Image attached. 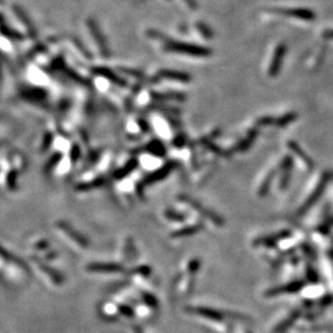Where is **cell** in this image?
I'll use <instances>...</instances> for the list:
<instances>
[{
  "label": "cell",
  "mask_w": 333,
  "mask_h": 333,
  "mask_svg": "<svg viewBox=\"0 0 333 333\" xmlns=\"http://www.w3.org/2000/svg\"><path fill=\"white\" fill-rule=\"evenodd\" d=\"M159 76L161 78H165V79L169 80H173V81H179V82H189L191 81V76L186 73H183V71H175V70H160L159 71Z\"/></svg>",
  "instance_id": "52a82bcc"
},
{
  "label": "cell",
  "mask_w": 333,
  "mask_h": 333,
  "mask_svg": "<svg viewBox=\"0 0 333 333\" xmlns=\"http://www.w3.org/2000/svg\"><path fill=\"white\" fill-rule=\"evenodd\" d=\"M282 11L286 15L299 17L301 19H304V21H313L314 17L316 16L314 12H312L311 10H306V9H288V10H282Z\"/></svg>",
  "instance_id": "9c48e42d"
},
{
  "label": "cell",
  "mask_w": 333,
  "mask_h": 333,
  "mask_svg": "<svg viewBox=\"0 0 333 333\" xmlns=\"http://www.w3.org/2000/svg\"><path fill=\"white\" fill-rule=\"evenodd\" d=\"M174 162H168L164 167L156 170L153 173L148 174L146 178L143 181V185H148V184H153V183H156L158 181L164 180L165 178L169 175V173L172 171L174 168Z\"/></svg>",
  "instance_id": "277c9868"
},
{
  "label": "cell",
  "mask_w": 333,
  "mask_h": 333,
  "mask_svg": "<svg viewBox=\"0 0 333 333\" xmlns=\"http://www.w3.org/2000/svg\"><path fill=\"white\" fill-rule=\"evenodd\" d=\"M257 134H258V130H250V132H249V134H248L247 139L241 141L235 149H236L237 152H245V151H247V149L251 146L253 141L256 140Z\"/></svg>",
  "instance_id": "4fadbf2b"
},
{
  "label": "cell",
  "mask_w": 333,
  "mask_h": 333,
  "mask_svg": "<svg viewBox=\"0 0 333 333\" xmlns=\"http://www.w3.org/2000/svg\"><path fill=\"white\" fill-rule=\"evenodd\" d=\"M276 123V118H274V117L271 116H264V117H261V118L258 120V125L259 126H275Z\"/></svg>",
  "instance_id": "d6986e66"
},
{
  "label": "cell",
  "mask_w": 333,
  "mask_h": 333,
  "mask_svg": "<svg viewBox=\"0 0 333 333\" xmlns=\"http://www.w3.org/2000/svg\"><path fill=\"white\" fill-rule=\"evenodd\" d=\"M185 138L183 135H180V136H176V138L174 139L173 141V145L174 146H178V147H181L184 145V143H185Z\"/></svg>",
  "instance_id": "7402d4cb"
},
{
  "label": "cell",
  "mask_w": 333,
  "mask_h": 333,
  "mask_svg": "<svg viewBox=\"0 0 333 333\" xmlns=\"http://www.w3.org/2000/svg\"><path fill=\"white\" fill-rule=\"evenodd\" d=\"M166 48L172 52H178V53H183L192 56H209L210 55V50L207 48L199 47L196 44H189L184 42H175V41H169L166 44Z\"/></svg>",
  "instance_id": "6da1fadb"
},
{
  "label": "cell",
  "mask_w": 333,
  "mask_h": 333,
  "mask_svg": "<svg viewBox=\"0 0 333 333\" xmlns=\"http://www.w3.org/2000/svg\"><path fill=\"white\" fill-rule=\"evenodd\" d=\"M146 151L155 156H158V157H162V156L167 154L166 147L160 142V140H153L152 142H149L146 147Z\"/></svg>",
  "instance_id": "30bf717a"
},
{
  "label": "cell",
  "mask_w": 333,
  "mask_h": 333,
  "mask_svg": "<svg viewBox=\"0 0 333 333\" xmlns=\"http://www.w3.org/2000/svg\"><path fill=\"white\" fill-rule=\"evenodd\" d=\"M325 37L328 38V39H333V29L332 30H327L325 31Z\"/></svg>",
  "instance_id": "603a6c76"
},
{
  "label": "cell",
  "mask_w": 333,
  "mask_h": 333,
  "mask_svg": "<svg viewBox=\"0 0 333 333\" xmlns=\"http://www.w3.org/2000/svg\"><path fill=\"white\" fill-rule=\"evenodd\" d=\"M328 179H329V175L328 174H324L322 180L319 181L317 187L314 189V192L312 193V195L308 198V200L305 201V204L301 207V209H300V211H299L300 215H303L304 213L308 212L310 210V208H312L313 206H314L316 204V202H317V200L319 198H321V196L324 193L326 186H327Z\"/></svg>",
  "instance_id": "3957f363"
},
{
  "label": "cell",
  "mask_w": 333,
  "mask_h": 333,
  "mask_svg": "<svg viewBox=\"0 0 333 333\" xmlns=\"http://www.w3.org/2000/svg\"><path fill=\"white\" fill-rule=\"evenodd\" d=\"M97 70H100V73L103 75V76H105V77H108V78H110V79H112V81H114V82H116L117 84H119V86H126V81H123L122 79H120V78L119 77H117V76H115L114 74H112V73H110V70H108V69H97Z\"/></svg>",
  "instance_id": "ac0fdd59"
},
{
  "label": "cell",
  "mask_w": 333,
  "mask_h": 333,
  "mask_svg": "<svg viewBox=\"0 0 333 333\" xmlns=\"http://www.w3.org/2000/svg\"><path fill=\"white\" fill-rule=\"evenodd\" d=\"M138 167V160L136 159H131L130 160L128 164L125 166V168H122L120 169L118 172H117V175H115L117 179H122V178H125V176H127L130 172H132L133 170Z\"/></svg>",
  "instance_id": "2e32d148"
},
{
  "label": "cell",
  "mask_w": 333,
  "mask_h": 333,
  "mask_svg": "<svg viewBox=\"0 0 333 333\" xmlns=\"http://www.w3.org/2000/svg\"><path fill=\"white\" fill-rule=\"evenodd\" d=\"M166 215V218L169 219V220H171V221H178V222H182V221H184L185 220V217L183 214L179 213V212H175V211H171V210H169L165 213Z\"/></svg>",
  "instance_id": "ffe728a7"
},
{
  "label": "cell",
  "mask_w": 333,
  "mask_h": 333,
  "mask_svg": "<svg viewBox=\"0 0 333 333\" xmlns=\"http://www.w3.org/2000/svg\"><path fill=\"white\" fill-rule=\"evenodd\" d=\"M288 147L290 148V151L298 156V158L301 159V161H303V164L308 167L309 169H313L314 168V162L311 159L310 156L306 154L303 149L301 148L298 143H296L295 141H290L288 142Z\"/></svg>",
  "instance_id": "8992f818"
},
{
  "label": "cell",
  "mask_w": 333,
  "mask_h": 333,
  "mask_svg": "<svg viewBox=\"0 0 333 333\" xmlns=\"http://www.w3.org/2000/svg\"><path fill=\"white\" fill-rule=\"evenodd\" d=\"M90 269L95 270L97 272L100 270H104V272H117V270H119V267L117 265H93L91 266Z\"/></svg>",
  "instance_id": "44dd1931"
},
{
  "label": "cell",
  "mask_w": 333,
  "mask_h": 333,
  "mask_svg": "<svg viewBox=\"0 0 333 333\" xmlns=\"http://www.w3.org/2000/svg\"><path fill=\"white\" fill-rule=\"evenodd\" d=\"M201 225L197 224V225H191V226H187L185 228H182V230L176 231L172 234V237L174 238H181V237H187V236H192V235L197 234L201 231Z\"/></svg>",
  "instance_id": "7c38bea8"
},
{
  "label": "cell",
  "mask_w": 333,
  "mask_h": 333,
  "mask_svg": "<svg viewBox=\"0 0 333 333\" xmlns=\"http://www.w3.org/2000/svg\"><path fill=\"white\" fill-rule=\"evenodd\" d=\"M274 178H275V171H273V172H271L269 175H267V178L264 180L263 184L261 185V187L259 188V195H260V197H264V196H266L267 194H269L270 188H271V185H272V182H273Z\"/></svg>",
  "instance_id": "9a60e30c"
},
{
  "label": "cell",
  "mask_w": 333,
  "mask_h": 333,
  "mask_svg": "<svg viewBox=\"0 0 333 333\" xmlns=\"http://www.w3.org/2000/svg\"><path fill=\"white\" fill-rule=\"evenodd\" d=\"M293 161L292 158H290L289 156H286L285 159L282 162V170H283V176L280 179V188L285 189L289 184V180H290V174H291V169H292Z\"/></svg>",
  "instance_id": "ba28073f"
},
{
  "label": "cell",
  "mask_w": 333,
  "mask_h": 333,
  "mask_svg": "<svg viewBox=\"0 0 333 333\" xmlns=\"http://www.w3.org/2000/svg\"><path fill=\"white\" fill-rule=\"evenodd\" d=\"M285 54H286L285 44H279L275 51V53H274L271 66L269 69V75L271 77H275L279 74V70L282 68V65L284 62Z\"/></svg>",
  "instance_id": "5b68a950"
},
{
  "label": "cell",
  "mask_w": 333,
  "mask_h": 333,
  "mask_svg": "<svg viewBox=\"0 0 333 333\" xmlns=\"http://www.w3.org/2000/svg\"><path fill=\"white\" fill-rule=\"evenodd\" d=\"M290 235V232L289 231H283V232H280L276 235H274V236H271V237H266V238H260L256 241V244L258 245H265V246H271L272 244H276L278 240L280 239H284L286 237H288Z\"/></svg>",
  "instance_id": "8fae6325"
},
{
  "label": "cell",
  "mask_w": 333,
  "mask_h": 333,
  "mask_svg": "<svg viewBox=\"0 0 333 333\" xmlns=\"http://www.w3.org/2000/svg\"><path fill=\"white\" fill-rule=\"evenodd\" d=\"M297 117H298V115L296 113H288V114H286V115L280 117V118L276 119L275 126L278 127V128H284L286 126L290 125V123L292 121H295L297 119Z\"/></svg>",
  "instance_id": "e0dca14e"
},
{
  "label": "cell",
  "mask_w": 333,
  "mask_h": 333,
  "mask_svg": "<svg viewBox=\"0 0 333 333\" xmlns=\"http://www.w3.org/2000/svg\"><path fill=\"white\" fill-rule=\"evenodd\" d=\"M155 99L158 100H173V101H184L185 95L182 93L168 92V93H153Z\"/></svg>",
  "instance_id": "5bb4252c"
},
{
  "label": "cell",
  "mask_w": 333,
  "mask_h": 333,
  "mask_svg": "<svg viewBox=\"0 0 333 333\" xmlns=\"http://www.w3.org/2000/svg\"><path fill=\"white\" fill-rule=\"evenodd\" d=\"M179 198L181 201L185 202L189 207H192L193 209H195L196 211H197L199 214L204 215L205 218H207L209 221H211L213 224L218 225V226H222L224 224V221L222 219L220 215H218L215 212L209 210L208 208H206L205 206H202L200 202H198L196 199H193L192 197H189L187 195H181L179 196Z\"/></svg>",
  "instance_id": "7a4b0ae2"
}]
</instances>
